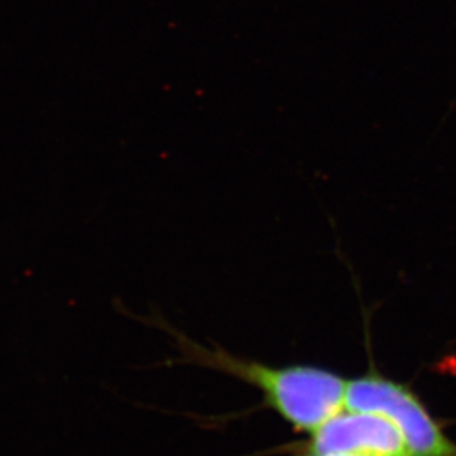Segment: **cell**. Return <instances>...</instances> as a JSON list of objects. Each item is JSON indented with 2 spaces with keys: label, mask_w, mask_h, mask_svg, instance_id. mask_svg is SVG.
<instances>
[{
  "label": "cell",
  "mask_w": 456,
  "mask_h": 456,
  "mask_svg": "<svg viewBox=\"0 0 456 456\" xmlns=\"http://www.w3.org/2000/svg\"><path fill=\"white\" fill-rule=\"evenodd\" d=\"M142 321L166 332L172 340L177 356L167 359L164 365L200 366L253 386L262 393L265 403L297 431L314 433L346 409L347 381L336 372L316 366L266 365L217 345H201L159 314Z\"/></svg>",
  "instance_id": "obj_1"
},
{
  "label": "cell",
  "mask_w": 456,
  "mask_h": 456,
  "mask_svg": "<svg viewBox=\"0 0 456 456\" xmlns=\"http://www.w3.org/2000/svg\"><path fill=\"white\" fill-rule=\"evenodd\" d=\"M346 409L384 415L396 426L411 456H456V444L444 435L421 399L403 384L366 374L347 381Z\"/></svg>",
  "instance_id": "obj_2"
},
{
  "label": "cell",
  "mask_w": 456,
  "mask_h": 456,
  "mask_svg": "<svg viewBox=\"0 0 456 456\" xmlns=\"http://www.w3.org/2000/svg\"><path fill=\"white\" fill-rule=\"evenodd\" d=\"M305 455L411 456V453L388 418L346 409L310 433Z\"/></svg>",
  "instance_id": "obj_3"
},
{
  "label": "cell",
  "mask_w": 456,
  "mask_h": 456,
  "mask_svg": "<svg viewBox=\"0 0 456 456\" xmlns=\"http://www.w3.org/2000/svg\"><path fill=\"white\" fill-rule=\"evenodd\" d=\"M303 456H346V455H303Z\"/></svg>",
  "instance_id": "obj_4"
}]
</instances>
